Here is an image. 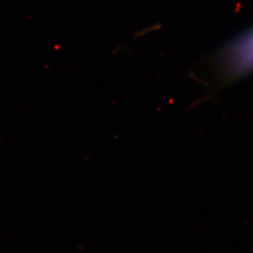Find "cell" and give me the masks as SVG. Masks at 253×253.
Masks as SVG:
<instances>
[{
	"mask_svg": "<svg viewBox=\"0 0 253 253\" xmlns=\"http://www.w3.org/2000/svg\"><path fill=\"white\" fill-rule=\"evenodd\" d=\"M226 54L229 72L233 75H244L253 70V30L234 42Z\"/></svg>",
	"mask_w": 253,
	"mask_h": 253,
	"instance_id": "cell-1",
	"label": "cell"
},
{
	"mask_svg": "<svg viewBox=\"0 0 253 253\" xmlns=\"http://www.w3.org/2000/svg\"><path fill=\"white\" fill-rule=\"evenodd\" d=\"M156 29V27H149L140 30V31L136 32L135 35H134V39H138V38H141V37H145L146 34H148L149 32H153Z\"/></svg>",
	"mask_w": 253,
	"mask_h": 253,
	"instance_id": "cell-2",
	"label": "cell"
}]
</instances>
